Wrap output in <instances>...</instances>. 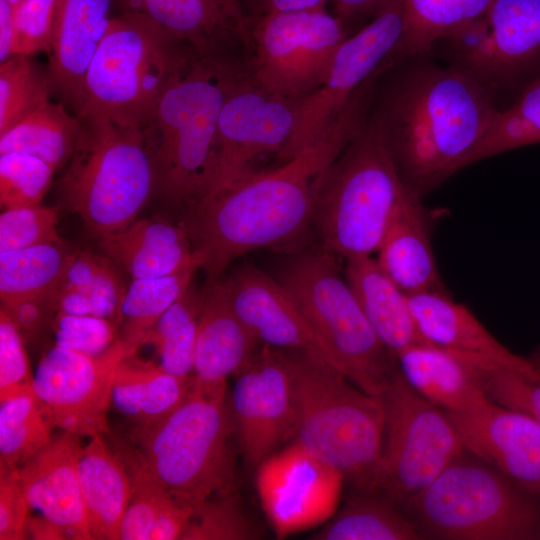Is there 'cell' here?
I'll return each mask as SVG.
<instances>
[{"label":"cell","mask_w":540,"mask_h":540,"mask_svg":"<svg viewBox=\"0 0 540 540\" xmlns=\"http://www.w3.org/2000/svg\"><path fill=\"white\" fill-rule=\"evenodd\" d=\"M365 82L321 135L276 168L251 171L185 207L179 223L208 281L237 258L295 243L312 224L321 180L367 121Z\"/></svg>","instance_id":"6da1fadb"},{"label":"cell","mask_w":540,"mask_h":540,"mask_svg":"<svg viewBox=\"0 0 540 540\" xmlns=\"http://www.w3.org/2000/svg\"><path fill=\"white\" fill-rule=\"evenodd\" d=\"M497 110L471 74L426 64L403 75L376 116L403 178L423 196L471 164Z\"/></svg>","instance_id":"7a4b0ae2"},{"label":"cell","mask_w":540,"mask_h":540,"mask_svg":"<svg viewBox=\"0 0 540 540\" xmlns=\"http://www.w3.org/2000/svg\"><path fill=\"white\" fill-rule=\"evenodd\" d=\"M238 82L218 53L192 49L170 79L142 127L167 201L186 207L206 195L217 162L220 113Z\"/></svg>","instance_id":"3957f363"},{"label":"cell","mask_w":540,"mask_h":540,"mask_svg":"<svg viewBox=\"0 0 540 540\" xmlns=\"http://www.w3.org/2000/svg\"><path fill=\"white\" fill-rule=\"evenodd\" d=\"M289 358L296 405L292 441L339 471L357 491L379 492L382 398L316 354L289 349Z\"/></svg>","instance_id":"277c9868"},{"label":"cell","mask_w":540,"mask_h":540,"mask_svg":"<svg viewBox=\"0 0 540 540\" xmlns=\"http://www.w3.org/2000/svg\"><path fill=\"white\" fill-rule=\"evenodd\" d=\"M411 187L375 115L325 172L312 224L324 250L344 259L376 253Z\"/></svg>","instance_id":"5b68a950"},{"label":"cell","mask_w":540,"mask_h":540,"mask_svg":"<svg viewBox=\"0 0 540 540\" xmlns=\"http://www.w3.org/2000/svg\"><path fill=\"white\" fill-rule=\"evenodd\" d=\"M81 127L58 189L96 238L116 233L138 219L156 193V172L141 127L108 117H79Z\"/></svg>","instance_id":"8992f818"},{"label":"cell","mask_w":540,"mask_h":540,"mask_svg":"<svg viewBox=\"0 0 540 540\" xmlns=\"http://www.w3.org/2000/svg\"><path fill=\"white\" fill-rule=\"evenodd\" d=\"M232 422L226 383L193 376L184 401L157 424L132 430V440L166 491L192 508L235 490Z\"/></svg>","instance_id":"52a82bcc"},{"label":"cell","mask_w":540,"mask_h":540,"mask_svg":"<svg viewBox=\"0 0 540 540\" xmlns=\"http://www.w3.org/2000/svg\"><path fill=\"white\" fill-rule=\"evenodd\" d=\"M191 50L135 9L112 17L87 71L78 117L142 128Z\"/></svg>","instance_id":"ba28073f"},{"label":"cell","mask_w":540,"mask_h":540,"mask_svg":"<svg viewBox=\"0 0 540 540\" xmlns=\"http://www.w3.org/2000/svg\"><path fill=\"white\" fill-rule=\"evenodd\" d=\"M279 281L334 355L339 370L363 391L381 396L399 368L362 311L335 255L324 250L299 254Z\"/></svg>","instance_id":"9c48e42d"},{"label":"cell","mask_w":540,"mask_h":540,"mask_svg":"<svg viewBox=\"0 0 540 540\" xmlns=\"http://www.w3.org/2000/svg\"><path fill=\"white\" fill-rule=\"evenodd\" d=\"M462 456L405 503L423 529L448 540L539 538L538 511L520 488L488 464Z\"/></svg>","instance_id":"30bf717a"},{"label":"cell","mask_w":540,"mask_h":540,"mask_svg":"<svg viewBox=\"0 0 540 540\" xmlns=\"http://www.w3.org/2000/svg\"><path fill=\"white\" fill-rule=\"evenodd\" d=\"M380 397L385 407L380 492L406 503L465 448L445 411L418 394L399 368Z\"/></svg>","instance_id":"8fae6325"},{"label":"cell","mask_w":540,"mask_h":540,"mask_svg":"<svg viewBox=\"0 0 540 540\" xmlns=\"http://www.w3.org/2000/svg\"><path fill=\"white\" fill-rule=\"evenodd\" d=\"M346 38L341 20L325 7L265 13L251 35L256 85L298 104L325 82Z\"/></svg>","instance_id":"7c38bea8"},{"label":"cell","mask_w":540,"mask_h":540,"mask_svg":"<svg viewBox=\"0 0 540 540\" xmlns=\"http://www.w3.org/2000/svg\"><path fill=\"white\" fill-rule=\"evenodd\" d=\"M137 350L119 337L95 356L57 345L46 351L33 374V391L51 427L81 437L111 435L107 411L114 374Z\"/></svg>","instance_id":"4fadbf2b"},{"label":"cell","mask_w":540,"mask_h":540,"mask_svg":"<svg viewBox=\"0 0 540 540\" xmlns=\"http://www.w3.org/2000/svg\"><path fill=\"white\" fill-rule=\"evenodd\" d=\"M403 26V0H387L369 24L341 43L325 82L297 104L281 159L292 158L321 135L382 61L396 52Z\"/></svg>","instance_id":"5bb4252c"},{"label":"cell","mask_w":540,"mask_h":540,"mask_svg":"<svg viewBox=\"0 0 540 540\" xmlns=\"http://www.w3.org/2000/svg\"><path fill=\"white\" fill-rule=\"evenodd\" d=\"M237 375L228 410L242 456L256 468L293 439L296 405L289 349L265 345Z\"/></svg>","instance_id":"9a60e30c"},{"label":"cell","mask_w":540,"mask_h":540,"mask_svg":"<svg viewBox=\"0 0 540 540\" xmlns=\"http://www.w3.org/2000/svg\"><path fill=\"white\" fill-rule=\"evenodd\" d=\"M343 475L295 442L256 467L255 486L278 539L321 527L338 510Z\"/></svg>","instance_id":"2e32d148"},{"label":"cell","mask_w":540,"mask_h":540,"mask_svg":"<svg viewBox=\"0 0 540 540\" xmlns=\"http://www.w3.org/2000/svg\"><path fill=\"white\" fill-rule=\"evenodd\" d=\"M296 106L256 84L238 81L220 113L216 171L209 192L253 171L251 163L260 156L276 153L280 158L294 129Z\"/></svg>","instance_id":"e0dca14e"},{"label":"cell","mask_w":540,"mask_h":540,"mask_svg":"<svg viewBox=\"0 0 540 540\" xmlns=\"http://www.w3.org/2000/svg\"><path fill=\"white\" fill-rule=\"evenodd\" d=\"M445 413L465 450L520 490L540 496V425L536 421L487 396L463 410Z\"/></svg>","instance_id":"ac0fdd59"},{"label":"cell","mask_w":540,"mask_h":540,"mask_svg":"<svg viewBox=\"0 0 540 540\" xmlns=\"http://www.w3.org/2000/svg\"><path fill=\"white\" fill-rule=\"evenodd\" d=\"M223 282L235 312L259 342L311 352L339 370L334 355L279 280L244 264Z\"/></svg>","instance_id":"d6986e66"},{"label":"cell","mask_w":540,"mask_h":540,"mask_svg":"<svg viewBox=\"0 0 540 540\" xmlns=\"http://www.w3.org/2000/svg\"><path fill=\"white\" fill-rule=\"evenodd\" d=\"M80 438L63 432L17 471L31 509L61 526L69 539L91 540L78 477Z\"/></svg>","instance_id":"ffe728a7"},{"label":"cell","mask_w":540,"mask_h":540,"mask_svg":"<svg viewBox=\"0 0 540 540\" xmlns=\"http://www.w3.org/2000/svg\"><path fill=\"white\" fill-rule=\"evenodd\" d=\"M110 0H60L47 68L52 93L78 116L84 82L111 21Z\"/></svg>","instance_id":"44dd1931"},{"label":"cell","mask_w":540,"mask_h":540,"mask_svg":"<svg viewBox=\"0 0 540 540\" xmlns=\"http://www.w3.org/2000/svg\"><path fill=\"white\" fill-rule=\"evenodd\" d=\"M410 312L426 344L443 349L480 355L500 365L540 379L531 359L513 353L495 338L463 304L446 290L407 295Z\"/></svg>","instance_id":"7402d4cb"},{"label":"cell","mask_w":540,"mask_h":540,"mask_svg":"<svg viewBox=\"0 0 540 540\" xmlns=\"http://www.w3.org/2000/svg\"><path fill=\"white\" fill-rule=\"evenodd\" d=\"M396 359L406 382L445 412L463 410L485 397L486 374L494 365H500L480 355L426 343L404 348Z\"/></svg>","instance_id":"603a6c76"},{"label":"cell","mask_w":540,"mask_h":540,"mask_svg":"<svg viewBox=\"0 0 540 540\" xmlns=\"http://www.w3.org/2000/svg\"><path fill=\"white\" fill-rule=\"evenodd\" d=\"M412 188L395 209L377 250L376 261L406 294L446 290L436 264L428 213Z\"/></svg>","instance_id":"cb8c5ba5"},{"label":"cell","mask_w":540,"mask_h":540,"mask_svg":"<svg viewBox=\"0 0 540 540\" xmlns=\"http://www.w3.org/2000/svg\"><path fill=\"white\" fill-rule=\"evenodd\" d=\"M259 341L235 312L223 279L204 288L193 357V376L206 384L226 383L256 353Z\"/></svg>","instance_id":"d4e9b609"},{"label":"cell","mask_w":540,"mask_h":540,"mask_svg":"<svg viewBox=\"0 0 540 540\" xmlns=\"http://www.w3.org/2000/svg\"><path fill=\"white\" fill-rule=\"evenodd\" d=\"M178 42L203 53H219L233 39L251 41L238 0H132Z\"/></svg>","instance_id":"484cf974"},{"label":"cell","mask_w":540,"mask_h":540,"mask_svg":"<svg viewBox=\"0 0 540 540\" xmlns=\"http://www.w3.org/2000/svg\"><path fill=\"white\" fill-rule=\"evenodd\" d=\"M99 243L132 279L173 274L197 261L184 228L160 217L137 219Z\"/></svg>","instance_id":"4316f807"},{"label":"cell","mask_w":540,"mask_h":540,"mask_svg":"<svg viewBox=\"0 0 540 540\" xmlns=\"http://www.w3.org/2000/svg\"><path fill=\"white\" fill-rule=\"evenodd\" d=\"M491 54L490 88L511 84L540 60V0H492L486 11Z\"/></svg>","instance_id":"83f0119b"},{"label":"cell","mask_w":540,"mask_h":540,"mask_svg":"<svg viewBox=\"0 0 540 540\" xmlns=\"http://www.w3.org/2000/svg\"><path fill=\"white\" fill-rule=\"evenodd\" d=\"M192 383L193 375L169 373L134 352L115 371L111 403L134 423L133 430H144L172 413L187 397Z\"/></svg>","instance_id":"f1b7e54d"},{"label":"cell","mask_w":540,"mask_h":540,"mask_svg":"<svg viewBox=\"0 0 540 540\" xmlns=\"http://www.w3.org/2000/svg\"><path fill=\"white\" fill-rule=\"evenodd\" d=\"M78 477L93 539H121L122 521L131 497L129 475L104 435L82 447Z\"/></svg>","instance_id":"f546056e"},{"label":"cell","mask_w":540,"mask_h":540,"mask_svg":"<svg viewBox=\"0 0 540 540\" xmlns=\"http://www.w3.org/2000/svg\"><path fill=\"white\" fill-rule=\"evenodd\" d=\"M344 270L367 320L395 356L408 346L425 343L410 312L407 295L384 273L376 259H345Z\"/></svg>","instance_id":"4dcf8cb0"},{"label":"cell","mask_w":540,"mask_h":540,"mask_svg":"<svg viewBox=\"0 0 540 540\" xmlns=\"http://www.w3.org/2000/svg\"><path fill=\"white\" fill-rule=\"evenodd\" d=\"M80 127V118L69 114L63 103L48 101L0 135V154H29L56 171L68 163Z\"/></svg>","instance_id":"1f68e13d"},{"label":"cell","mask_w":540,"mask_h":540,"mask_svg":"<svg viewBox=\"0 0 540 540\" xmlns=\"http://www.w3.org/2000/svg\"><path fill=\"white\" fill-rule=\"evenodd\" d=\"M321 528L314 540H418L422 534L416 525L377 492H361Z\"/></svg>","instance_id":"d6a6232c"},{"label":"cell","mask_w":540,"mask_h":540,"mask_svg":"<svg viewBox=\"0 0 540 540\" xmlns=\"http://www.w3.org/2000/svg\"><path fill=\"white\" fill-rule=\"evenodd\" d=\"M74 254L64 242L0 252L1 302L50 297L60 285Z\"/></svg>","instance_id":"836d02e7"},{"label":"cell","mask_w":540,"mask_h":540,"mask_svg":"<svg viewBox=\"0 0 540 540\" xmlns=\"http://www.w3.org/2000/svg\"><path fill=\"white\" fill-rule=\"evenodd\" d=\"M492 0H403V33L396 49L402 56L425 53L471 20Z\"/></svg>","instance_id":"e575fe53"},{"label":"cell","mask_w":540,"mask_h":540,"mask_svg":"<svg viewBox=\"0 0 540 540\" xmlns=\"http://www.w3.org/2000/svg\"><path fill=\"white\" fill-rule=\"evenodd\" d=\"M198 261L176 273L132 279L120 309L121 339L139 348L160 316L183 294L193 281Z\"/></svg>","instance_id":"d590c367"},{"label":"cell","mask_w":540,"mask_h":540,"mask_svg":"<svg viewBox=\"0 0 540 540\" xmlns=\"http://www.w3.org/2000/svg\"><path fill=\"white\" fill-rule=\"evenodd\" d=\"M204 297V288L193 281L160 316L143 344L153 345L160 366L169 373L189 376L193 371L194 348Z\"/></svg>","instance_id":"8d00e7d4"},{"label":"cell","mask_w":540,"mask_h":540,"mask_svg":"<svg viewBox=\"0 0 540 540\" xmlns=\"http://www.w3.org/2000/svg\"><path fill=\"white\" fill-rule=\"evenodd\" d=\"M111 449L124 465L131 497L122 526V540H147L160 512L174 499L160 483L137 445L113 438Z\"/></svg>","instance_id":"74e56055"},{"label":"cell","mask_w":540,"mask_h":540,"mask_svg":"<svg viewBox=\"0 0 540 540\" xmlns=\"http://www.w3.org/2000/svg\"><path fill=\"white\" fill-rule=\"evenodd\" d=\"M34 392L0 401V464L19 469L52 441Z\"/></svg>","instance_id":"f35d334b"},{"label":"cell","mask_w":540,"mask_h":540,"mask_svg":"<svg viewBox=\"0 0 540 540\" xmlns=\"http://www.w3.org/2000/svg\"><path fill=\"white\" fill-rule=\"evenodd\" d=\"M535 143H540V76L524 88L510 107L497 110L471 164Z\"/></svg>","instance_id":"ab89813d"},{"label":"cell","mask_w":540,"mask_h":540,"mask_svg":"<svg viewBox=\"0 0 540 540\" xmlns=\"http://www.w3.org/2000/svg\"><path fill=\"white\" fill-rule=\"evenodd\" d=\"M48 71L31 55H15L0 64V135L49 101Z\"/></svg>","instance_id":"60d3db41"},{"label":"cell","mask_w":540,"mask_h":540,"mask_svg":"<svg viewBox=\"0 0 540 540\" xmlns=\"http://www.w3.org/2000/svg\"><path fill=\"white\" fill-rule=\"evenodd\" d=\"M260 535L258 526L233 490L194 507L181 540H251Z\"/></svg>","instance_id":"b9f144b4"},{"label":"cell","mask_w":540,"mask_h":540,"mask_svg":"<svg viewBox=\"0 0 540 540\" xmlns=\"http://www.w3.org/2000/svg\"><path fill=\"white\" fill-rule=\"evenodd\" d=\"M55 169L24 153L0 154V203L4 209L40 204L52 184Z\"/></svg>","instance_id":"7bdbcfd3"},{"label":"cell","mask_w":540,"mask_h":540,"mask_svg":"<svg viewBox=\"0 0 540 540\" xmlns=\"http://www.w3.org/2000/svg\"><path fill=\"white\" fill-rule=\"evenodd\" d=\"M55 208L40 204L4 209L0 215V252L45 243H63Z\"/></svg>","instance_id":"ee69618b"},{"label":"cell","mask_w":540,"mask_h":540,"mask_svg":"<svg viewBox=\"0 0 540 540\" xmlns=\"http://www.w3.org/2000/svg\"><path fill=\"white\" fill-rule=\"evenodd\" d=\"M51 328L54 345L90 356L102 354L120 337L116 321L95 315L57 312Z\"/></svg>","instance_id":"f6af8a7d"},{"label":"cell","mask_w":540,"mask_h":540,"mask_svg":"<svg viewBox=\"0 0 540 540\" xmlns=\"http://www.w3.org/2000/svg\"><path fill=\"white\" fill-rule=\"evenodd\" d=\"M483 388L491 401L521 412L540 425V379L495 365L487 372Z\"/></svg>","instance_id":"bcb514c9"},{"label":"cell","mask_w":540,"mask_h":540,"mask_svg":"<svg viewBox=\"0 0 540 540\" xmlns=\"http://www.w3.org/2000/svg\"><path fill=\"white\" fill-rule=\"evenodd\" d=\"M33 391V375L24 346V337L0 310V401Z\"/></svg>","instance_id":"7dc6e473"},{"label":"cell","mask_w":540,"mask_h":540,"mask_svg":"<svg viewBox=\"0 0 540 540\" xmlns=\"http://www.w3.org/2000/svg\"><path fill=\"white\" fill-rule=\"evenodd\" d=\"M439 42L447 43L452 66L485 84L491 54L490 26L486 13L464 24Z\"/></svg>","instance_id":"c3c4849f"},{"label":"cell","mask_w":540,"mask_h":540,"mask_svg":"<svg viewBox=\"0 0 540 540\" xmlns=\"http://www.w3.org/2000/svg\"><path fill=\"white\" fill-rule=\"evenodd\" d=\"M60 0H23L15 8L16 55L49 53Z\"/></svg>","instance_id":"681fc988"},{"label":"cell","mask_w":540,"mask_h":540,"mask_svg":"<svg viewBox=\"0 0 540 540\" xmlns=\"http://www.w3.org/2000/svg\"><path fill=\"white\" fill-rule=\"evenodd\" d=\"M30 505L17 469L0 464V540H25Z\"/></svg>","instance_id":"f907efd6"},{"label":"cell","mask_w":540,"mask_h":540,"mask_svg":"<svg viewBox=\"0 0 540 540\" xmlns=\"http://www.w3.org/2000/svg\"><path fill=\"white\" fill-rule=\"evenodd\" d=\"M3 309L23 336H36L55 315L50 297H23L1 302Z\"/></svg>","instance_id":"816d5d0a"},{"label":"cell","mask_w":540,"mask_h":540,"mask_svg":"<svg viewBox=\"0 0 540 540\" xmlns=\"http://www.w3.org/2000/svg\"><path fill=\"white\" fill-rule=\"evenodd\" d=\"M192 513V507L181 504L173 499L160 512L147 540H181Z\"/></svg>","instance_id":"f5cc1de1"},{"label":"cell","mask_w":540,"mask_h":540,"mask_svg":"<svg viewBox=\"0 0 540 540\" xmlns=\"http://www.w3.org/2000/svg\"><path fill=\"white\" fill-rule=\"evenodd\" d=\"M15 8L8 0H0V63L15 56Z\"/></svg>","instance_id":"db71d44e"},{"label":"cell","mask_w":540,"mask_h":540,"mask_svg":"<svg viewBox=\"0 0 540 540\" xmlns=\"http://www.w3.org/2000/svg\"><path fill=\"white\" fill-rule=\"evenodd\" d=\"M26 534L28 539L33 540L69 539L61 526L39 513L35 516H29L26 523Z\"/></svg>","instance_id":"11a10c76"},{"label":"cell","mask_w":540,"mask_h":540,"mask_svg":"<svg viewBox=\"0 0 540 540\" xmlns=\"http://www.w3.org/2000/svg\"><path fill=\"white\" fill-rule=\"evenodd\" d=\"M338 18H350L371 10H379L387 0H334Z\"/></svg>","instance_id":"9f6ffc18"},{"label":"cell","mask_w":540,"mask_h":540,"mask_svg":"<svg viewBox=\"0 0 540 540\" xmlns=\"http://www.w3.org/2000/svg\"><path fill=\"white\" fill-rule=\"evenodd\" d=\"M328 0H261L267 12H289L323 8Z\"/></svg>","instance_id":"6f0895ef"},{"label":"cell","mask_w":540,"mask_h":540,"mask_svg":"<svg viewBox=\"0 0 540 540\" xmlns=\"http://www.w3.org/2000/svg\"><path fill=\"white\" fill-rule=\"evenodd\" d=\"M531 360L534 362L536 367L540 370V352L537 354L536 357L532 358Z\"/></svg>","instance_id":"680465c9"},{"label":"cell","mask_w":540,"mask_h":540,"mask_svg":"<svg viewBox=\"0 0 540 540\" xmlns=\"http://www.w3.org/2000/svg\"><path fill=\"white\" fill-rule=\"evenodd\" d=\"M9 3L13 6V7H16L17 5H19L23 0H8Z\"/></svg>","instance_id":"91938a15"}]
</instances>
